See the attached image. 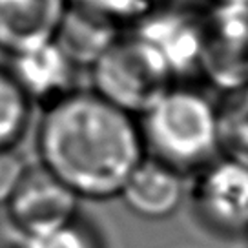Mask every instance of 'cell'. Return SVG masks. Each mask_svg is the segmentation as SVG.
<instances>
[{
  "mask_svg": "<svg viewBox=\"0 0 248 248\" xmlns=\"http://www.w3.org/2000/svg\"><path fill=\"white\" fill-rule=\"evenodd\" d=\"M35 154L80 201L101 202L119 199L146 150L137 117L80 88L40 111Z\"/></svg>",
  "mask_w": 248,
  "mask_h": 248,
  "instance_id": "6da1fadb",
  "label": "cell"
},
{
  "mask_svg": "<svg viewBox=\"0 0 248 248\" xmlns=\"http://www.w3.org/2000/svg\"><path fill=\"white\" fill-rule=\"evenodd\" d=\"M148 157L190 177L223 154L219 99L195 82H175L137 117Z\"/></svg>",
  "mask_w": 248,
  "mask_h": 248,
  "instance_id": "7a4b0ae2",
  "label": "cell"
},
{
  "mask_svg": "<svg viewBox=\"0 0 248 248\" xmlns=\"http://www.w3.org/2000/svg\"><path fill=\"white\" fill-rule=\"evenodd\" d=\"M88 75L93 93L133 117L175 84L161 59L128 30L88 68Z\"/></svg>",
  "mask_w": 248,
  "mask_h": 248,
  "instance_id": "3957f363",
  "label": "cell"
},
{
  "mask_svg": "<svg viewBox=\"0 0 248 248\" xmlns=\"http://www.w3.org/2000/svg\"><path fill=\"white\" fill-rule=\"evenodd\" d=\"M186 199L197 223L225 239L248 237V166L228 155L190 175Z\"/></svg>",
  "mask_w": 248,
  "mask_h": 248,
  "instance_id": "277c9868",
  "label": "cell"
},
{
  "mask_svg": "<svg viewBox=\"0 0 248 248\" xmlns=\"http://www.w3.org/2000/svg\"><path fill=\"white\" fill-rule=\"evenodd\" d=\"M206 8H157L126 30L161 59L175 82H195L201 70Z\"/></svg>",
  "mask_w": 248,
  "mask_h": 248,
  "instance_id": "5b68a950",
  "label": "cell"
},
{
  "mask_svg": "<svg viewBox=\"0 0 248 248\" xmlns=\"http://www.w3.org/2000/svg\"><path fill=\"white\" fill-rule=\"evenodd\" d=\"M199 80L223 97L248 86V8L208 6Z\"/></svg>",
  "mask_w": 248,
  "mask_h": 248,
  "instance_id": "8992f818",
  "label": "cell"
},
{
  "mask_svg": "<svg viewBox=\"0 0 248 248\" xmlns=\"http://www.w3.org/2000/svg\"><path fill=\"white\" fill-rule=\"evenodd\" d=\"M80 202L68 186L37 164L30 166L4 208L16 235H35L75 221L82 216Z\"/></svg>",
  "mask_w": 248,
  "mask_h": 248,
  "instance_id": "52a82bcc",
  "label": "cell"
},
{
  "mask_svg": "<svg viewBox=\"0 0 248 248\" xmlns=\"http://www.w3.org/2000/svg\"><path fill=\"white\" fill-rule=\"evenodd\" d=\"M8 68L40 111L80 90L82 70L57 42L11 57Z\"/></svg>",
  "mask_w": 248,
  "mask_h": 248,
  "instance_id": "ba28073f",
  "label": "cell"
},
{
  "mask_svg": "<svg viewBox=\"0 0 248 248\" xmlns=\"http://www.w3.org/2000/svg\"><path fill=\"white\" fill-rule=\"evenodd\" d=\"M70 0H0V53L16 57L55 42Z\"/></svg>",
  "mask_w": 248,
  "mask_h": 248,
  "instance_id": "9c48e42d",
  "label": "cell"
},
{
  "mask_svg": "<svg viewBox=\"0 0 248 248\" xmlns=\"http://www.w3.org/2000/svg\"><path fill=\"white\" fill-rule=\"evenodd\" d=\"M188 177L154 157H144L126 181L119 199L144 221L170 219L186 199Z\"/></svg>",
  "mask_w": 248,
  "mask_h": 248,
  "instance_id": "30bf717a",
  "label": "cell"
},
{
  "mask_svg": "<svg viewBox=\"0 0 248 248\" xmlns=\"http://www.w3.org/2000/svg\"><path fill=\"white\" fill-rule=\"evenodd\" d=\"M126 28L104 16L70 6L55 42L70 55L82 71L97 61Z\"/></svg>",
  "mask_w": 248,
  "mask_h": 248,
  "instance_id": "8fae6325",
  "label": "cell"
},
{
  "mask_svg": "<svg viewBox=\"0 0 248 248\" xmlns=\"http://www.w3.org/2000/svg\"><path fill=\"white\" fill-rule=\"evenodd\" d=\"M33 109L8 66H0V150L18 146L30 128Z\"/></svg>",
  "mask_w": 248,
  "mask_h": 248,
  "instance_id": "7c38bea8",
  "label": "cell"
},
{
  "mask_svg": "<svg viewBox=\"0 0 248 248\" xmlns=\"http://www.w3.org/2000/svg\"><path fill=\"white\" fill-rule=\"evenodd\" d=\"M221 150L248 166V86L219 97Z\"/></svg>",
  "mask_w": 248,
  "mask_h": 248,
  "instance_id": "4fadbf2b",
  "label": "cell"
},
{
  "mask_svg": "<svg viewBox=\"0 0 248 248\" xmlns=\"http://www.w3.org/2000/svg\"><path fill=\"white\" fill-rule=\"evenodd\" d=\"M70 6L130 28L157 8H204L206 0H70Z\"/></svg>",
  "mask_w": 248,
  "mask_h": 248,
  "instance_id": "5bb4252c",
  "label": "cell"
},
{
  "mask_svg": "<svg viewBox=\"0 0 248 248\" xmlns=\"http://www.w3.org/2000/svg\"><path fill=\"white\" fill-rule=\"evenodd\" d=\"M15 248H104L99 230L78 216L68 225L35 235H16Z\"/></svg>",
  "mask_w": 248,
  "mask_h": 248,
  "instance_id": "9a60e30c",
  "label": "cell"
},
{
  "mask_svg": "<svg viewBox=\"0 0 248 248\" xmlns=\"http://www.w3.org/2000/svg\"><path fill=\"white\" fill-rule=\"evenodd\" d=\"M31 164L18 148L0 150V206H6Z\"/></svg>",
  "mask_w": 248,
  "mask_h": 248,
  "instance_id": "2e32d148",
  "label": "cell"
},
{
  "mask_svg": "<svg viewBox=\"0 0 248 248\" xmlns=\"http://www.w3.org/2000/svg\"><path fill=\"white\" fill-rule=\"evenodd\" d=\"M208 6H247L248 0H206Z\"/></svg>",
  "mask_w": 248,
  "mask_h": 248,
  "instance_id": "e0dca14e",
  "label": "cell"
}]
</instances>
